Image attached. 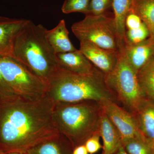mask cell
<instances>
[{"label": "cell", "mask_w": 154, "mask_h": 154, "mask_svg": "<svg viewBox=\"0 0 154 154\" xmlns=\"http://www.w3.org/2000/svg\"><path fill=\"white\" fill-rule=\"evenodd\" d=\"M53 102L18 97L0 100V150L25 154L59 133L53 118Z\"/></svg>", "instance_id": "6da1fadb"}, {"label": "cell", "mask_w": 154, "mask_h": 154, "mask_svg": "<svg viewBox=\"0 0 154 154\" xmlns=\"http://www.w3.org/2000/svg\"><path fill=\"white\" fill-rule=\"evenodd\" d=\"M46 30L28 20L15 38L12 57L48 85L60 68L46 38Z\"/></svg>", "instance_id": "7a4b0ae2"}, {"label": "cell", "mask_w": 154, "mask_h": 154, "mask_svg": "<svg viewBox=\"0 0 154 154\" xmlns=\"http://www.w3.org/2000/svg\"><path fill=\"white\" fill-rule=\"evenodd\" d=\"M105 75L100 70L92 75L77 74L60 68L48 84L46 97L54 103L104 100L117 103L118 99L107 85Z\"/></svg>", "instance_id": "3957f363"}, {"label": "cell", "mask_w": 154, "mask_h": 154, "mask_svg": "<svg viewBox=\"0 0 154 154\" xmlns=\"http://www.w3.org/2000/svg\"><path fill=\"white\" fill-rule=\"evenodd\" d=\"M53 118L59 133L75 148L99 131L102 108L100 102L85 101L54 103Z\"/></svg>", "instance_id": "277c9868"}, {"label": "cell", "mask_w": 154, "mask_h": 154, "mask_svg": "<svg viewBox=\"0 0 154 154\" xmlns=\"http://www.w3.org/2000/svg\"><path fill=\"white\" fill-rule=\"evenodd\" d=\"M0 69L6 82L19 98L35 102L46 97L48 84L12 57L0 56Z\"/></svg>", "instance_id": "5b68a950"}, {"label": "cell", "mask_w": 154, "mask_h": 154, "mask_svg": "<svg viewBox=\"0 0 154 154\" xmlns=\"http://www.w3.org/2000/svg\"><path fill=\"white\" fill-rule=\"evenodd\" d=\"M105 77L107 85L118 101L122 102L126 110L134 114L144 100L145 96L138 82L137 73L120 51L115 68Z\"/></svg>", "instance_id": "8992f818"}, {"label": "cell", "mask_w": 154, "mask_h": 154, "mask_svg": "<svg viewBox=\"0 0 154 154\" xmlns=\"http://www.w3.org/2000/svg\"><path fill=\"white\" fill-rule=\"evenodd\" d=\"M71 29L80 42L90 41L105 49L119 51L113 16L87 14L82 20L74 23Z\"/></svg>", "instance_id": "52a82bcc"}, {"label": "cell", "mask_w": 154, "mask_h": 154, "mask_svg": "<svg viewBox=\"0 0 154 154\" xmlns=\"http://www.w3.org/2000/svg\"><path fill=\"white\" fill-rule=\"evenodd\" d=\"M100 102L102 110L119 131L122 140L143 136L134 114L124 110L111 100H104Z\"/></svg>", "instance_id": "ba28073f"}, {"label": "cell", "mask_w": 154, "mask_h": 154, "mask_svg": "<svg viewBox=\"0 0 154 154\" xmlns=\"http://www.w3.org/2000/svg\"><path fill=\"white\" fill-rule=\"evenodd\" d=\"M80 42L79 50L96 68L105 75L113 71L118 62L120 51L105 49L87 40Z\"/></svg>", "instance_id": "9c48e42d"}, {"label": "cell", "mask_w": 154, "mask_h": 154, "mask_svg": "<svg viewBox=\"0 0 154 154\" xmlns=\"http://www.w3.org/2000/svg\"><path fill=\"white\" fill-rule=\"evenodd\" d=\"M120 51L130 65L137 73L154 55V40L149 37L138 44H125Z\"/></svg>", "instance_id": "30bf717a"}, {"label": "cell", "mask_w": 154, "mask_h": 154, "mask_svg": "<svg viewBox=\"0 0 154 154\" xmlns=\"http://www.w3.org/2000/svg\"><path fill=\"white\" fill-rule=\"evenodd\" d=\"M57 57L61 68L74 73L90 75L99 70L79 49L71 52L57 54Z\"/></svg>", "instance_id": "8fae6325"}, {"label": "cell", "mask_w": 154, "mask_h": 154, "mask_svg": "<svg viewBox=\"0 0 154 154\" xmlns=\"http://www.w3.org/2000/svg\"><path fill=\"white\" fill-rule=\"evenodd\" d=\"M28 20L0 16V56L12 57L16 36Z\"/></svg>", "instance_id": "7c38bea8"}, {"label": "cell", "mask_w": 154, "mask_h": 154, "mask_svg": "<svg viewBox=\"0 0 154 154\" xmlns=\"http://www.w3.org/2000/svg\"><path fill=\"white\" fill-rule=\"evenodd\" d=\"M99 133L103 140V154H114L122 146L121 135L103 110L100 119Z\"/></svg>", "instance_id": "4fadbf2b"}, {"label": "cell", "mask_w": 154, "mask_h": 154, "mask_svg": "<svg viewBox=\"0 0 154 154\" xmlns=\"http://www.w3.org/2000/svg\"><path fill=\"white\" fill-rule=\"evenodd\" d=\"M144 100L134 113L142 134L152 146L154 143V101Z\"/></svg>", "instance_id": "5bb4252c"}, {"label": "cell", "mask_w": 154, "mask_h": 154, "mask_svg": "<svg viewBox=\"0 0 154 154\" xmlns=\"http://www.w3.org/2000/svg\"><path fill=\"white\" fill-rule=\"evenodd\" d=\"M69 32L65 21L61 20L56 26L46 30L45 36L48 41L56 54L71 52L76 50L69 38Z\"/></svg>", "instance_id": "9a60e30c"}, {"label": "cell", "mask_w": 154, "mask_h": 154, "mask_svg": "<svg viewBox=\"0 0 154 154\" xmlns=\"http://www.w3.org/2000/svg\"><path fill=\"white\" fill-rule=\"evenodd\" d=\"M74 147L63 135H58L38 144L26 154H72Z\"/></svg>", "instance_id": "2e32d148"}, {"label": "cell", "mask_w": 154, "mask_h": 154, "mask_svg": "<svg viewBox=\"0 0 154 154\" xmlns=\"http://www.w3.org/2000/svg\"><path fill=\"white\" fill-rule=\"evenodd\" d=\"M133 0H113L112 8L119 42V50L125 44V20L131 10Z\"/></svg>", "instance_id": "e0dca14e"}, {"label": "cell", "mask_w": 154, "mask_h": 154, "mask_svg": "<svg viewBox=\"0 0 154 154\" xmlns=\"http://www.w3.org/2000/svg\"><path fill=\"white\" fill-rule=\"evenodd\" d=\"M137 14L148 28L154 40V0H133L131 11Z\"/></svg>", "instance_id": "ac0fdd59"}, {"label": "cell", "mask_w": 154, "mask_h": 154, "mask_svg": "<svg viewBox=\"0 0 154 154\" xmlns=\"http://www.w3.org/2000/svg\"><path fill=\"white\" fill-rule=\"evenodd\" d=\"M137 78L145 96L154 101V55L138 71Z\"/></svg>", "instance_id": "d6986e66"}, {"label": "cell", "mask_w": 154, "mask_h": 154, "mask_svg": "<svg viewBox=\"0 0 154 154\" xmlns=\"http://www.w3.org/2000/svg\"><path fill=\"white\" fill-rule=\"evenodd\" d=\"M122 145L129 154H153L152 145L143 136L123 140Z\"/></svg>", "instance_id": "ffe728a7"}, {"label": "cell", "mask_w": 154, "mask_h": 154, "mask_svg": "<svg viewBox=\"0 0 154 154\" xmlns=\"http://www.w3.org/2000/svg\"><path fill=\"white\" fill-rule=\"evenodd\" d=\"M149 35L148 28L143 22L137 28L125 30V44H138L148 38Z\"/></svg>", "instance_id": "44dd1931"}, {"label": "cell", "mask_w": 154, "mask_h": 154, "mask_svg": "<svg viewBox=\"0 0 154 154\" xmlns=\"http://www.w3.org/2000/svg\"><path fill=\"white\" fill-rule=\"evenodd\" d=\"M91 0H65L62 11L65 14L79 12L87 15Z\"/></svg>", "instance_id": "7402d4cb"}, {"label": "cell", "mask_w": 154, "mask_h": 154, "mask_svg": "<svg viewBox=\"0 0 154 154\" xmlns=\"http://www.w3.org/2000/svg\"><path fill=\"white\" fill-rule=\"evenodd\" d=\"M113 2V0H91L88 14L99 15L107 14V11L112 8Z\"/></svg>", "instance_id": "603a6c76"}, {"label": "cell", "mask_w": 154, "mask_h": 154, "mask_svg": "<svg viewBox=\"0 0 154 154\" xmlns=\"http://www.w3.org/2000/svg\"><path fill=\"white\" fill-rule=\"evenodd\" d=\"M18 97L6 82L0 69V100H9Z\"/></svg>", "instance_id": "cb8c5ba5"}, {"label": "cell", "mask_w": 154, "mask_h": 154, "mask_svg": "<svg viewBox=\"0 0 154 154\" xmlns=\"http://www.w3.org/2000/svg\"><path fill=\"white\" fill-rule=\"evenodd\" d=\"M100 134L99 131L93 134L85 143L87 150L90 154H94L99 151L102 148L100 142Z\"/></svg>", "instance_id": "d4e9b609"}, {"label": "cell", "mask_w": 154, "mask_h": 154, "mask_svg": "<svg viewBox=\"0 0 154 154\" xmlns=\"http://www.w3.org/2000/svg\"><path fill=\"white\" fill-rule=\"evenodd\" d=\"M142 21L137 14L130 11L128 14L125 20V30L139 27Z\"/></svg>", "instance_id": "484cf974"}, {"label": "cell", "mask_w": 154, "mask_h": 154, "mask_svg": "<svg viewBox=\"0 0 154 154\" xmlns=\"http://www.w3.org/2000/svg\"><path fill=\"white\" fill-rule=\"evenodd\" d=\"M89 153L85 144L78 146L74 149L72 154H88Z\"/></svg>", "instance_id": "4316f807"}, {"label": "cell", "mask_w": 154, "mask_h": 154, "mask_svg": "<svg viewBox=\"0 0 154 154\" xmlns=\"http://www.w3.org/2000/svg\"><path fill=\"white\" fill-rule=\"evenodd\" d=\"M114 154H129L125 149L123 146H122Z\"/></svg>", "instance_id": "83f0119b"}, {"label": "cell", "mask_w": 154, "mask_h": 154, "mask_svg": "<svg viewBox=\"0 0 154 154\" xmlns=\"http://www.w3.org/2000/svg\"><path fill=\"white\" fill-rule=\"evenodd\" d=\"M1 154H26L20 153H18V152L5 153V152H2V153H1Z\"/></svg>", "instance_id": "f1b7e54d"}, {"label": "cell", "mask_w": 154, "mask_h": 154, "mask_svg": "<svg viewBox=\"0 0 154 154\" xmlns=\"http://www.w3.org/2000/svg\"><path fill=\"white\" fill-rule=\"evenodd\" d=\"M152 147L153 152V154H154V143L153 144Z\"/></svg>", "instance_id": "f546056e"}, {"label": "cell", "mask_w": 154, "mask_h": 154, "mask_svg": "<svg viewBox=\"0 0 154 154\" xmlns=\"http://www.w3.org/2000/svg\"><path fill=\"white\" fill-rule=\"evenodd\" d=\"M2 151H1V150H0V154H1V153H2Z\"/></svg>", "instance_id": "4dcf8cb0"}, {"label": "cell", "mask_w": 154, "mask_h": 154, "mask_svg": "<svg viewBox=\"0 0 154 154\" xmlns=\"http://www.w3.org/2000/svg\"><path fill=\"white\" fill-rule=\"evenodd\" d=\"M102 154H104L102 153Z\"/></svg>", "instance_id": "1f68e13d"}]
</instances>
